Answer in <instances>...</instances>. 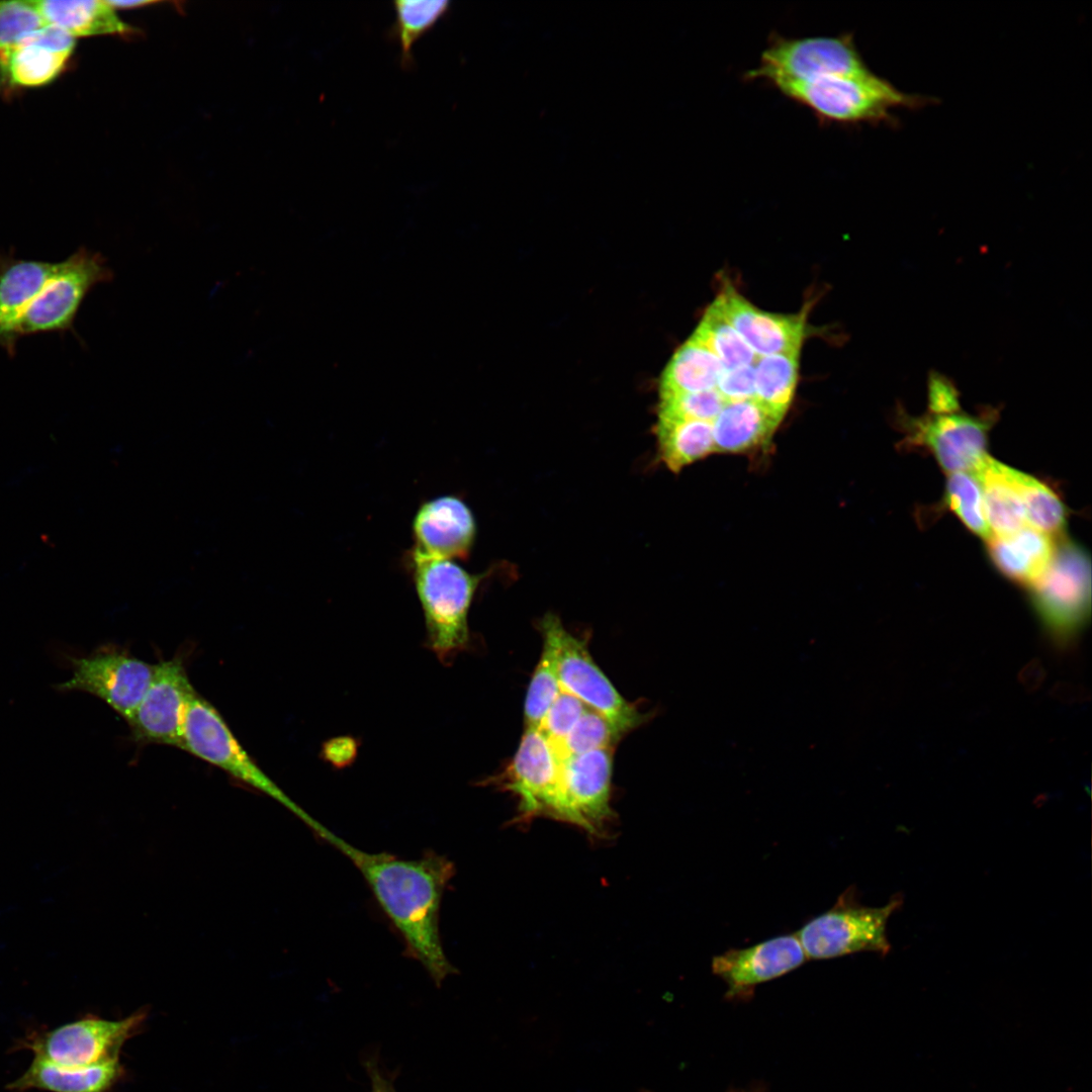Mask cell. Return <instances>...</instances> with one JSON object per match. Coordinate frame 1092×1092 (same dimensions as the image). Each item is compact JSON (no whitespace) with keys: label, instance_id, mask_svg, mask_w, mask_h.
<instances>
[{"label":"cell","instance_id":"1","mask_svg":"<svg viewBox=\"0 0 1092 1092\" xmlns=\"http://www.w3.org/2000/svg\"><path fill=\"white\" fill-rule=\"evenodd\" d=\"M320 837L360 872L400 934L404 953L420 963L437 985L453 975L456 969L445 953L440 934L441 902L455 875L453 862L431 850L415 859L364 851L328 828Z\"/></svg>","mask_w":1092,"mask_h":1092},{"label":"cell","instance_id":"2","mask_svg":"<svg viewBox=\"0 0 1092 1092\" xmlns=\"http://www.w3.org/2000/svg\"><path fill=\"white\" fill-rule=\"evenodd\" d=\"M406 566L424 613L426 646L442 664L450 665L469 646V610L486 575L413 549L406 554Z\"/></svg>","mask_w":1092,"mask_h":1092},{"label":"cell","instance_id":"3","mask_svg":"<svg viewBox=\"0 0 1092 1092\" xmlns=\"http://www.w3.org/2000/svg\"><path fill=\"white\" fill-rule=\"evenodd\" d=\"M781 94L808 108L823 124L856 125L890 119L896 107L916 106L922 99L901 92L874 72L835 75L776 87Z\"/></svg>","mask_w":1092,"mask_h":1092},{"label":"cell","instance_id":"4","mask_svg":"<svg viewBox=\"0 0 1092 1092\" xmlns=\"http://www.w3.org/2000/svg\"><path fill=\"white\" fill-rule=\"evenodd\" d=\"M112 278L106 259L97 252L80 249L58 262L54 274L12 326L4 349L13 355L22 337L72 331L88 292Z\"/></svg>","mask_w":1092,"mask_h":1092},{"label":"cell","instance_id":"5","mask_svg":"<svg viewBox=\"0 0 1092 1092\" xmlns=\"http://www.w3.org/2000/svg\"><path fill=\"white\" fill-rule=\"evenodd\" d=\"M869 72L851 33L807 37L771 33L759 64L746 71L743 79L760 80L776 88L786 83Z\"/></svg>","mask_w":1092,"mask_h":1092},{"label":"cell","instance_id":"6","mask_svg":"<svg viewBox=\"0 0 1092 1092\" xmlns=\"http://www.w3.org/2000/svg\"><path fill=\"white\" fill-rule=\"evenodd\" d=\"M895 896L882 907L861 905L852 888L845 890L826 912L808 921L796 934L807 959L824 960L859 951L887 954V922L901 907Z\"/></svg>","mask_w":1092,"mask_h":1092},{"label":"cell","instance_id":"7","mask_svg":"<svg viewBox=\"0 0 1092 1092\" xmlns=\"http://www.w3.org/2000/svg\"><path fill=\"white\" fill-rule=\"evenodd\" d=\"M181 749L272 797L305 822L312 831L321 825L260 768L241 746L219 712L197 693L185 711Z\"/></svg>","mask_w":1092,"mask_h":1092},{"label":"cell","instance_id":"8","mask_svg":"<svg viewBox=\"0 0 1092 1092\" xmlns=\"http://www.w3.org/2000/svg\"><path fill=\"white\" fill-rule=\"evenodd\" d=\"M999 410L984 406L976 414L960 411L945 414L926 412L912 417L897 411L896 421L904 434L907 449L930 453L948 473L974 471L986 454L988 435Z\"/></svg>","mask_w":1092,"mask_h":1092},{"label":"cell","instance_id":"9","mask_svg":"<svg viewBox=\"0 0 1092 1092\" xmlns=\"http://www.w3.org/2000/svg\"><path fill=\"white\" fill-rule=\"evenodd\" d=\"M146 1012L120 1020L87 1016L73 1022L25 1035L18 1049L34 1058L65 1067H87L119 1059L124 1042L136 1034Z\"/></svg>","mask_w":1092,"mask_h":1092},{"label":"cell","instance_id":"10","mask_svg":"<svg viewBox=\"0 0 1092 1092\" xmlns=\"http://www.w3.org/2000/svg\"><path fill=\"white\" fill-rule=\"evenodd\" d=\"M613 749L603 748L561 759L551 818L601 836L612 819L610 806Z\"/></svg>","mask_w":1092,"mask_h":1092},{"label":"cell","instance_id":"11","mask_svg":"<svg viewBox=\"0 0 1092 1092\" xmlns=\"http://www.w3.org/2000/svg\"><path fill=\"white\" fill-rule=\"evenodd\" d=\"M1031 586L1036 610L1050 629L1060 637L1073 634L1090 611L1089 556L1075 543H1062Z\"/></svg>","mask_w":1092,"mask_h":1092},{"label":"cell","instance_id":"12","mask_svg":"<svg viewBox=\"0 0 1092 1092\" xmlns=\"http://www.w3.org/2000/svg\"><path fill=\"white\" fill-rule=\"evenodd\" d=\"M72 676L62 691L89 693L110 706L126 722L139 706L155 665L120 649L104 647L70 659Z\"/></svg>","mask_w":1092,"mask_h":1092},{"label":"cell","instance_id":"13","mask_svg":"<svg viewBox=\"0 0 1092 1092\" xmlns=\"http://www.w3.org/2000/svg\"><path fill=\"white\" fill-rule=\"evenodd\" d=\"M561 768V758L539 728H526L519 747L503 772L484 781L517 796L518 821L551 817Z\"/></svg>","mask_w":1092,"mask_h":1092},{"label":"cell","instance_id":"14","mask_svg":"<svg viewBox=\"0 0 1092 1092\" xmlns=\"http://www.w3.org/2000/svg\"><path fill=\"white\" fill-rule=\"evenodd\" d=\"M557 672L562 690L607 718L622 734L638 727L644 716L627 702L593 659L586 642L555 626Z\"/></svg>","mask_w":1092,"mask_h":1092},{"label":"cell","instance_id":"15","mask_svg":"<svg viewBox=\"0 0 1092 1092\" xmlns=\"http://www.w3.org/2000/svg\"><path fill=\"white\" fill-rule=\"evenodd\" d=\"M195 694L181 658L157 663L139 706L127 721L133 738L140 743L181 748L185 711Z\"/></svg>","mask_w":1092,"mask_h":1092},{"label":"cell","instance_id":"16","mask_svg":"<svg viewBox=\"0 0 1092 1092\" xmlns=\"http://www.w3.org/2000/svg\"><path fill=\"white\" fill-rule=\"evenodd\" d=\"M807 960L797 934H786L715 956L712 971L725 982L728 995L737 997L799 968Z\"/></svg>","mask_w":1092,"mask_h":1092},{"label":"cell","instance_id":"17","mask_svg":"<svg viewBox=\"0 0 1092 1092\" xmlns=\"http://www.w3.org/2000/svg\"><path fill=\"white\" fill-rule=\"evenodd\" d=\"M714 303L757 357L801 351L805 313L778 314L759 309L729 285Z\"/></svg>","mask_w":1092,"mask_h":1092},{"label":"cell","instance_id":"18","mask_svg":"<svg viewBox=\"0 0 1092 1092\" xmlns=\"http://www.w3.org/2000/svg\"><path fill=\"white\" fill-rule=\"evenodd\" d=\"M476 524L467 505L455 495L424 502L413 521V550L442 559L465 560L472 549Z\"/></svg>","mask_w":1092,"mask_h":1092},{"label":"cell","instance_id":"19","mask_svg":"<svg viewBox=\"0 0 1092 1092\" xmlns=\"http://www.w3.org/2000/svg\"><path fill=\"white\" fill-rule=\"evenodd\" d=\"M784 417L755 397L727 402L712 423L716 453H746L767 445Z\"/></svg>","mask_w":1092,"mask_h":1092},{"label":"cell","instance_id":"20","mask_svg":"<svg viewBox=\"0 0 1092 1092\" xmlns=\"http://www.w3.org/2000/svg\"><path fill=\"white\" fill-rule=\"evenodd\" d=\"M123 1068L119 1059L87 1067H65L33 1058L26 1071L7 1085L12 1092H109Z\"/></svg>","mask_w":1092,"mask_h":1092},{"label":"cell","instance_id":"21","mask_svg":"<svg viewBox=\"0 0 1092 1092\" xmlns=\"http://www.w3.org/2000/svg\"><path fill=\"white\" fill-rule=\"evenodd\" d=\"M987 550L997 569L1015 582L1032 585L1051 563L1053 538L1025 526L1007 536H991Z\"/></svg>","mask_w":1092,"mask_h":1092},{"label":"cell","instance_id":"22","mask_svg":"<svg viewBox=\"0 0 1092 1092\" xmlns=\"http://www.w3.org/2000/svg\"><path fill=\"white\" fill-rule=\"evenodd\" d=\"M58 263L25 260L0 252V347L30 301L54 274Z\"/></svg>","mask_w":1092,"mask_h":1092},{"label":"cell","instance_id":"23","mask_svg":"<svg viewBox=\"0 0 1092 1092\" xmlns=\"http://www.w3.org/2000/svg\"><path fill=\"white\" fill-rule=\"evenodd\" d=\"M36 5L48 24L64 29L75 38L122 34L133 30L118 17L107 1L37 0Z\"/></svg>","mask_w":1092,"mask_h":1092},{"label":"cell","instance_id":"24","mask_svg":"<svg viewBox=\"0 0 1092 1092\" xmlns=\"http://www.w3.org/2000/svg\"><path fill=\"white\" fill-rule=\"evenodd\" d=\"M655 435L659 456L673 472L716 453L712 423L706 421L658 415Z\"/></svg>","mask_w":1092,"mask_h":1092},{"label":"cell","instance_id":"25","mask_svg":"<svg viewBox=\"0 0 1092 1092\" xmlns=\"http://www.w3.org/2000/svg\"><path fill=\"white\" fill-rule=\"evenodd\" d=\"M973 474L981 487L986 519L993 536H1007L1026 526L1021 500L1007 479L1002 463L986 455Z\"/></svg>","mask_w":1092,"mask_h":1092},{"label":"cell","instance_id":"26","mask_svg":"<svg viewBox=\"0 0 1092 1092\" xmlns=\"http://www.w3.org/2000/svg\"><path fill=\"white\" fill-rule=\"evenodd\" d=\"M724 370L718 358L691 337L666 365L661 377L660 395L714 389Z\"/></svg>","mask_w":1092,"mask_h":1092},{"label":"cell","instance_id":"27","mask_svg":"<svg viewBox=\"0 0 1092 1092\" xmlns=\"http://www.w3.org/2000/svg\"><path fill=\"white\" fill-rule=\"evenodd\" d=\"M71 55L26 35L0 60V79L14 87L46 85L60 75Z\"/></svg>","mask_w":1092,"mask_h":1092},{"label":"cell","instance_id":"28","mask_svg":"<svg viewBox=\"0 0 1092 1092\" xmlns=\"http://www.w3.org/2000/svg\"><path fill=\"white\" fill-rule=\"evenodd\" d=\"M558 619L554 614H547L541 622L543 649L526 694V728H539L547 711L562 691L556 661L555 626Z\"/></svg>","mask_w":1092,"mask_h":1092},{"label":"cell","instance_id":"29","mask_svg":"<svg viewBox=\"0 0 1092 1092\" xmlns=\"http://www.w3.org/2000/svg\"><path fill=\"white\" fill-rule=\"evenodd\" d=\"M395 20L387 31L389 40L397 43L399 65L404 70L415 65L413 48L451 9L448 0H397L392 2Z\"/></svg>","mask_w":1092,"mask_h":1092},{"label":"cell","instance_id":"30","mask_svg":"<svg viewBox=\"0 0 1092 1092\" xmlns=\"http://www.w3.org/2000/svg\"><path fill=\"white\" fill-rule=\"evenodd\" d=\"M1003 471L1021 500L1026 522L1050 537L1059 536L1066 525L1060 496L1039 479L1003 464Z\"/></svg>","mask_w":1092,"mask_h":1092},{"label":"cell","instance_id":"31","mask_svg":"<svg viewBox=\"0 0 1092 1092\" xmlns=\"http://www.w3.org/2000/svg\"><path fill=\"white\" fill-rule=\"evenodd\" d=\"M800 352L758 357L754 363L755 398L786 415L798 382Z\"/></svg>","mask_w":1092,"mask_h":1092},{"label":"cell","instance_id":"32","mask_svg":"<svg viewBox=\"0 0 1092 1092\" xmlns=\"http://www.w3.org/2000/svg\"><path fill=\"white\" fill-rule=\"evenodd\" d=\"M692 337L710 350L725 370L753 364L758 358L714 302Z\"/></svg>","mask_w":1092,"mask_h":1092},{"label":"cell","instance_id":"33","mask_svg":"<svg viewBox=\"0 0 1092 1092\" xmlns=\"http://www.w3.org/2000/svg\"><path fill=\"white\" fill-rule=\"evenodd\" d=\"M944 502L972 533L985 539L991 537L981 487L973 473H949Z\"/></svg>","mask_w":1092,"mask_h":1092},{"label":"cell","instance_id":"34","mask_svg":"<svg viewBox=\"0 0 1092 1092\" xmlns=\"http://www.w3.org/2000/svg\"><path fill=\"white\" fill-rule=\"evenodd\" d=\"M623 734L603 715L587 708L565 739L554 746L561 759L612 748Z\"/></svg>","mask_w":1092,"mask_h":1092},{"label":"cell","instance_id":"35","mask_svg":"<svg viewBox=\"0 0 1092 1092\" xmlns=\"http://www.w3.org/2000/svg\"><path fill=\"white\" fill-rule=\"evenodd\" d=\"M46 24L36 1H0V60L22 38Z\"/></svg>","mask_w":1092,"mask_h":1092},{"label":"cell","instance_id":"36","mask_svg":"<svg viewBox=\"0 0 1092 1092\" xmlns=\"http://www.w3.org/2000/svg\"><path fill=\"white\" fill-rule=\"evenodd\" d=\"M727 401L714 389L660 395L658 415L713 423Z\"/></svg>","mask_w":1092,"mask_h":1092},{"label":"cell","instance_id":"37","mask_svg":"<svg viewBox=\"0 0 1092 1092\" xmlns=\"http://www.w3.org/2000/svg\"><path fill=\"white\" fill-rule=\"evenodd\" d=\"M587 707L576 697L562 690L547 711L539 729L557 746L582 716Z\"/></svg>","mask_w":1092,"mask_h":1092},{"label":"cell","instance_id":"38","mask_svg":"<svg viewBox=\"0 0 1092 1092\" xmlns=\"http://www.w3.org/2000/svg\"><path fill=\"white\" fill-rule=\"evenodd\" d=\"M927 396L929 413L945 414L961 410L958 388L951 379L939 372L929 373Z\"/></svg>","mask_w":1092,"mask_h":1092},{"label":"cell","instance_id":"39","mask_svg":"<svg viewBox=\"0 0 1092 1092\" xmlns=\"http://www.w3.org/2000/svg\"><path fill=\"white\" fill-rule=\"evenodd\" d=\"M754 363L732 370H724L716 389L727 402L755 397Z\"/></svg>","mask_w":1092,"mask_h":1092},{"label":"cell","instance_id":"40","mask_svg":"<svg viewBox=\"0 0 1092 1092\" xmlns=\"http://www.w3.org/2000/svg\"><path fill=\"white\" fill-rule=\"evenodd\" d=\"M324 752L326 758L334 765H346L355 756V740L349 737L330 740L329 743H326Z\"/></svg>","mask_w":1092,"mask_h":1092},{"label":"cell","instance_id":"41","mask_svg":"<svg viewBox=\"0 0 1092 1092\" xmlns=\"http://www.w3.org/2000/svg\"><path fill=\"white\" fill-rule=\"evenodd\" d=\"M365 1066L371 1082L370 1092H396L392 1081L379 1070L374 1061H368Z\"/></svg>","mask_w":1092,"mask_h":1092},{"label":"cell","instance_id":"42","mask_svg":"<svg viewBox=\"0 0 1092 1092\" xmlns=\"http://www.w3.org/2000/svg\"><path fill=\"white\" fill-rule=\"evenodd\" d=\"M107 3L113 9L116 10L118 8H123L124 9V8L140 7V6H144V5L153 4L154 2L153 1H133V0H130V1H128V0H110V1H107Z\"/></svg>","mask_w":1092,"mask_h":1092}]
</instances>
